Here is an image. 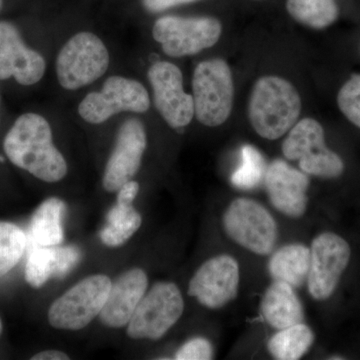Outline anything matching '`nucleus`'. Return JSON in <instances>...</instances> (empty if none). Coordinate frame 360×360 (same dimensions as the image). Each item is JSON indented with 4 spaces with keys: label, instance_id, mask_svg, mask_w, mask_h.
<instances>
[{
    "label": "nucleus",
    "instance_id": "obj_12",
    "mask_svg": "<svg viewBox=\"0 0 360 360\" xmlns=\"http://www.w3.org/2000/svg\"><path fill=\"white\" fill-rule=\"evenodd\" d=\"M240 267L229 255H215L194 272L187 293L208 309H224L238 297Z\"/></svg>",
    "mask_w": 360,
    "mask_h": 360
},
{
    "label": "nucleus",
    "instance_id": "obj_25",
    "mask_svg": "<svg viewBox=\"0 0 360 360\" xmlns=\"http://www.w3.org/2000/svg\"><path fill=\"white\" fill-rule=\"evenodd\" d=\"M266 161L255 146L246 144L241 148V162L231 175L232 186L243 191H251L259 186L266 172Z\"/></svg>",
    "mask_w": 360,
    "mask_h": 360
},
{
    "label": "nucleus",
    "instance_id": "obj_15",
    "mask_svg": "<svg viewBox=\"0 0 360 360\" xmlns=\"http://www.w3.org/2000/svg\"><path fill=\"white\" fill-rule=\"evenodd\" d=\"M264 182L270 203L277 212L290 219H300L305 214L309 203V174L286 161L276 160L267 165Z\"/></svg>",
    "mask_w": 360,
    "mask_h": 360
},
{
    "label": "nucleus",
    "instance_id": "obj_5",
    "mask_svg": "<svg viewBox=\"0 0 360 360\" xmlns=\"http://www.w3.org/2000/svg\"><path fill=\"white\" fill-rule=\"evenodd\" d=\"M111 283L105 274L85 277L73 285L49 307V324L59 330L77 331L89 326L103 310Z\"/></svg>",
    "mask_w": 360,
    "mask_h": 360
},
{
    "label": "nucleus",
    "instance_id": "obj_21",
    "mask_svg": "<svg viewBox=\"0 0 360 360\" xmlns=\"http://www.w3.org/2000/svg\"><path fill=\"white\" fill-rule=\"evenodd\" d=\"M66 205L58 198L44 200L33 213L30 224V238L32 246L60 245L65 240L63 219Z\"/></svg>",
    "mask_w": 360,
    "mask_h": 360
},
{
    "label": "nucleus",
    "instance_id": "obj_20",
    "mask_svg": "<svg viewBox=\"0 0 360 360\" xmlns=\"http://www.w3.org/2000/svg\"><path fill=\"white\" fill-rule=\"evenodd\" d=\"M310 264V250L302 243H290L274 250L267 269L272 281H283L292 288L307 284Z\"/></svg>",
    "mask_w": 360,
    "mask_h": 360
},
{
    "label": "nucleus",
    "instance_id": "obj_32",
    "mask_svg": "<svg viewBox=\"0 0 360 360\" xmlns=\"http://www.w3.org/2000/svg\"><path fill=\"white\" fill-rule=\"evenodd\" d=\"M1 333H2V321H1V319H0V335H1Z\"/></svg>",
    "mask_w": 360,
    "mask_h": 360
},
{
    "label": "nucleus",
    "instance_id": "obj_13",
    "mask_svg": "<svg viewBox=\"0 0 360 360\" xmlns=\"http://www.w3.org/2000/svg\"><path fill=\"white\" fill-rule=\"evenodd\" d=\"M148 77L156 110L165 122L175 129L188 125L194 116L193 96L184 91L179 66L158 61L149 68Z\"/></svg>",
    "mask_w": 360,
    "mask_h": 360
},
{
    "label": "nucleus",
    "instance_id": "obj_22",
    "mask_svg": "<svg viewBox=\"0 0 360 360\" xmlns=\"http://www.w3.org/2000/svg\"><path fill=\"white\" fill-rule=\"evenodd\" d=\"M142 224L141 213L132 203L117 202L106 215L105 226L101 229L99 238L108 248H120L139 231Z\"/></svg>",
    "mask_w": 360,
    "mask_h": 360
},
{
    "label": "nucleus",
    "instance_id": "obj_18",
    "mask_svg": "<svg viewBox=\"0 0 360 360\" xmlns=\"http://www.w3.org/2000/svg\"><path fill=\"white\" fill-rule=\"evenodd\" d=\"M82 252L75 246H32L25 265V281L40 288L51 278H63L80 262Z\"/></svg>",
    "mask_w": 360,
    "mask_h": 360
},
{
    "label": "nucleus",
    "instance_id": "obj_29",
    "mask_svg": "<svg viewBox=\"0 0 360 360\" xmlns=\"http://www.w3.org/2000/svg\"><path fill=\"white\" fill-rule=\"evenodd\" d=\"M144 8L149 13H158L180 4H191L198 0H141Z\"/></svg>",
    "mask_w": 360,
    "mask_h": 360
},
{
    "label": "nucleus",
    "instance_id": "obj_33",
    "mask_svg": "<svg viewBox=\"0 0 360 360\" xmlns=\"http://www.w3.org/2000/svg\"><path fill=\"white\" fill-rule=\"evenodd\" d=\"M2 0H0V7H1Z\"/></svg>",
    "mask_w": 360,
    "mask_h": 360
},
{
    "label": "nucleus",
    "instance_id": "obj_31",
    "mask_svg": "<svg viewBox=\"0 0 360 360\" xmlns=\"http://www.w3.org/2000/svg\"><path fill=\"white\" fill-rule=\"evenodd\" d=\"M32 360H68L70 357L59 350H44L32 357Z\"/></svg>",
    "mask_w": 360,
    "mask_h": 360
},
{
    "label": "nucleus",
    "instance_id": "obj_19",
    "mask_svg": "<svg viewBox=\"0 0 360 360\" xmlns=\"http://www.w3.org/2000/svg\"><path fill=\"white\" fill-rule=\"evenodd\" d=\"M260 312L264 321L276 330L304 321V309L295 288L283 281L270 283L262 296Z\"/></svg>",
    "mask_w": 360,
    "mask_h": 360
},
{
    "label": "nucleus",
    "instance_id": "obj_28",
    "mask_svg": "<svg viewBox=\"0 0 360 360\" xmlns=\"http://www.w3.org/2000/svg\"><path fill=\"white\" fill-rule=\"evenodd\" d=\"M213 347L207 338H193L187 340L174 354L176 360H210L212 359Z\"/></svg>",
    "mask_w": 360,
    "mask_h": 360
},
{
    "label": "nucleus",
    "instance_id": "obj_1",
    "mask_svg": "<svg viewBox=\"0 0 360 360\" xmlns=\"http://www.w3.org/2000/svg\"><path fill=\"white\" fill-rule=\"evenodd\" d=\"M4 149L13 165L42 181L54 184L68 174V163L54 146L51 125L37 113L16 120L4 139Z\"/></svg>",
    "mask_w": 360,
    "mask_h": 360
},
{
    "label": "nucleus",
    "instance_id": "obj_30",
    "mask_svg": "<svg viewBox=\"0 0 360 360\" xmlns=\"http://www.w3.org/2000/svg\"><path fill=\"white\" fill-rule=\"evenodd\" d=\"M139 193V182L131 179L127 181V184H123L120 187V191H117V198L116 201L122 203H134L137 194Z\"/></svg>",
    "mask_w": 360,
    "mask_h": 360
},
{
    "label": "nucleus",
    "instance_id": "obj_16",
    "mask_svg": "<svg viewBox=\"0 0 360 360\" xmlns=\"http://www.w3.org/2000/svg\"><path fill=\"white\" fill-rule=\"evenodd\" d=\"M44 58L21 39L16 26L0 21V80L14 77L21 85H33L44 77Z\"/></svg>",
    "mask_w": 360,
    "mask_h": 360
},
{
    "label": "nucleus",
    "instance_id": "obj_3",
    "mask_svg": "<svg viewBox=\"0 0 360 360\" xmlns=\"http://www.w3.org/2000/svg\"><path fill=\"white\" fill-rule=\"evenodd\" d=\"M194 116L208 127L224 124L233 105V78L231 68L220 58L202 61L193 79Z\"/></svg>",
    "mask_w": 360,
    "mask_h": 360
},
{
    "label": "nucleus",
    "instance_id": "obj_2",
    "mask_svg": "<svg viewBox=\"0 0 360 360\" xmlns=\"http://www.w3.org/2000/svg\"><path fill=\"white\" fill-rule=\"evenodd\" d=\"M251 127L262 139L276 141L297 122L302 98L284 78L267 75L255 82L248 106Z\"/></svg>",
    "mask_w": 360,
    "mask_h": 360
},
{
    "label": "nucleus",
    "instance_id": "obj_4",
    "mask_svg": "<svg viewBox=\"0 0 360 360\" xmlns=\"http://www.w3.org/2000/svg\"><path fill=\"white\" fill-rule=\"evenodd\" d=\"M222 226L232 241L255 255H270L276 248L278 226L271 213L257 200H232L222 215Z\"/></svg>",
    "mask_w": 360,
    "mask_h": 360
},
{
    "label": "nucleus",
    "instance_id": "obj_17",
    "mask_svg": "<svg viewBox=\"0 0 360 360\" xmlns=\"http://www.w3.org/2000/svg\"><path fill=\"white\" fill-rule=\"evenodd\" d=\"M148 288V276L143 269L135 267L123 272L111 284L99 321L106 328L127 326Z\"/></svg>",
    "mask_w": 360,
    "mask_h": 360
},
{
    "label": "nucleus",
    "instance_id": "obj_27",
    "mask_svg": "<svg viewBox=\"0 0 360 360\" xmlns=\"http://www.w3.org/2000/svg\"><path fill=\"white\" fill-rule=\"evenodd\" d=\"M338 108L352 124L360 129V75H354L341 87Z\"/></svg>",
    "mask_w": 360,
    "mask_h": 360
},
{
    "label": "nucleus",
    "instance_id": "obj_24",
    "mask_svg": "<svg viewBox=\"0 0 360 360\" xmlns=\"http://www.w3.org/2000/svg\"><path fill=\"white\" fill-rule=\"evenodd\" d=\"M286 8L293 20L314 30L333 25L340 13L335 0H288Z\"/></svg>",
    "mask_w": 360,
    "mask_h": 360
},
{
    "label": "nucleus",
    "instance_id": "obj_14",
    "mask_svg": "<svg viewBox=\"0 0 360 360\" xmlns=\"http://www.w3.org/2000/svg\"><path fill=\"white\" fill-rule=\"evenodd\" d=\"M148 146L146 127L137 118L123 122L115 148L108 158L103 177V186L108 193H117L123 184L134 179L141 167Z\"/></svg>",
    "mask_w": 360,
    "mask_h": 360
},
{
    "label": "nucleus",
    "instance_id": "obj_7",
    "mask_svg": "<svg viewBox=\"0 0 360 360\" xmlns=\"http://www.w3.org/2000/svg\"><path fill=\"white\" fill-rule=\"evenodd\" d=\"M286 160H297L302 172L323 179H336L345 172V162L326 146L323 127L312 118L296 122L283 142Z\"/></svg>",
    "mask_w": 360,
    "mask_h": 360
},
{
    "label": "nucleus",
    "instance_id": "obj_23",
    "mask_svg": "<svg viewBox=\"0 0 360 360\" xmlns=\"http://www.w3.org/2000/svg\"><path fill=\"white\" fill-rule=\"evenodd\" d=\"M314 338V330L302 322L277 330L269 338L267 349L274 359L297 360L309 352Z\"/></svg>",
    "mask_w": 360,
    "mask_h": 360
},
{
    "label": "nucleus",
    "instance_id": "obj_11",
    "mask_svg": "<svg viewBox=\"0 0 360 360\" xmlns=\"http://www.w3.org/2000/svg\"><path fill=\"white\" fill-rule=\"evenodd\" d=\"M307 285L309 295L317 302L333 296L352 257V248L335 232H322L311 241Z\"/></svg>",
    "mask_w": 360,
    "mask_h": 360
},
{
    "label": "nucleus",
    "instance_id": "obj_9",
    "mask_svg": "<svg viewBox=\"0 0 360 360\" xmlns=\"http://www.w3.org/2000/svg\"><path fill=\"white\" fill-rule=\"evenodd\" d=\"M150 108L146 87L130 78L112 75L101 91L90 92L78 105V113L85 122L101 124L120 112L144 113Z\"/></svg>",
    "mask_w": 360,
    "mask_h": 360
},
{
    "label": "nucleus",
    "instance_id": "obj_8",
    "mask_svg": "<svg viewBox=\"0 0 360 360\" xmlns=\"http://www.w3.org/2000/svg\"><path fill=\"white\" fill-rule=\"evenodd\" d=\"M110 63V52L103 40L94 33H77L63 45L56 58L59 84L68 90L91 84L108 71Z\"/></svg>",
    "mask_w": 360,
    "mask_h": 360
},
{
    "label": "nucleus",
    "instance_id": "obj_6",
    "mask_svg": "<svg viewBox=\"0 0 360 360\" xmlns=\"http://www.w3.org/2000/svg\"><path fill=\"white\" fill-rule=\"evenodd\" d=\"M184 307V296L176 284L170 281L153 284L127 324V335L132 340H161L179 321Z\"/></svg>",
    "mask_w": 360,
    "mask_h": 360
},
{
    "label": "nucleus",
    "instance_id": "obj_10",
    "mask_svg": "<svg viewBox=\"0 0 360 360\" xmlns=\"http://www.w3.org/2000/svg\"><path fill=\"white\" fill-rule=\"evenodd\" d=\"M221 23L214 18H181L168 15L158 18L153 37L172 58L194 56L217 44Z\"/></svg>",
    "mask_w": 360,
    "mask_h": 360
},
{
    "label": "nucleus",
    "instance_id": "obj_26",
    "mask_svg": "<svg viewBox=\"0 0 360 360\" xmlns=\"http://www.w3.org/2000/svg\"><path fill=\"white\" fill-rule=\"evenodd\" d=\"M27 245V236L18 225L0 221V277L6 276L20 262Z\"/></svg>",
    "mask_w": 360,
    "mask_h": 360
}]
</instances>
